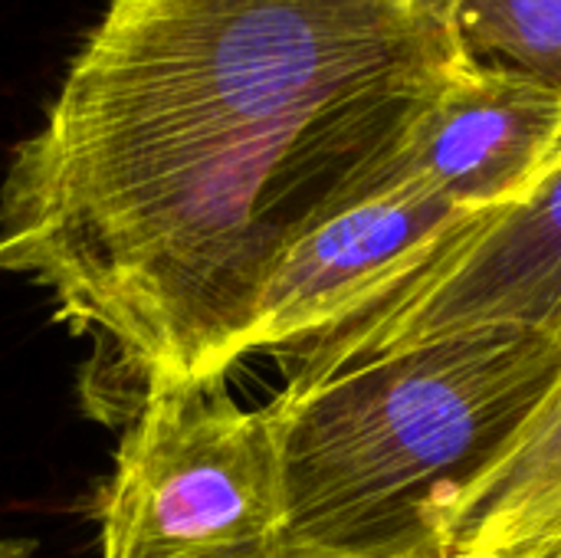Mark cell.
Here are the masks:
<instances>
[{
    "mask_svg": "<svg viewBox=\"0 0 561 558\" xmlns=\"http://www.w3.org/2000/svg\"><path fill=\"white\" fill-rule=\"evenodd\" d=\"M483 326H526L561 342V151L519 204L470 217L388 293L289 352L286 385Z\"/></svg>",
    "mask_w": 561,
    "mask_h": 558,
    "instance_id": "cell-4",
    "label": "cell"
},
{
    "mask_svg": "<svg viewBox=\"0 0 561 558\" xmlns=\"http://www.w3.org/2000/svg\"><path fill=\"white\" fill-rule=\"evenodd\" d=\"M470 217L477 214L417 181L385 184L309 217L266 266L233 358L283 362L414 273Z\"/></svg>",
    "mask_w": 561,
    "mask_h": 558,
    "instance_id": "cell-5",
    "label": "cell"
},
{
    "mask_svg": "<svg viewBox=\"0 0 561 558\" xmlns=\"http://www.w3.org/2000/svg\"><path fill=\"white\" fill-rule=\"evenodd\" d=\"M467 62L434 0H108L10 151L0 273L92 339L102 411L227 375L286 237Z\"/></svg>",
    "mask_w": 561,
    "mask_h": 558,
    "instance_id": "cell-1",
    "label": "cell"
},
{
    "mask_svg": "<svg viewBox=\"0 0 561 558\" xmlns=\"http://www.w3.org/2000/svg\"><path fill=\"white\" fill-rule=\"evenodd\" d=\"M496 558H561V533L559 536H549V539H539L533 546H523L516 553H506V556Z\"/></svg>",
    "mask_w": 561,
    "mask_h": 558,
    "instance_id": "cell-10",
    "label": "cell"
},
{
    "mask_svg": "<svg viewBox=\"0 0 561 558\" xmlns=\"http://www.w3.org/2000/svg\"><path fill=\"white\" fill-rule=\"evenodd\" d=\"M450 558H496L561 533V378L510 441L460 493L427 513Z\"/></svg>",
    "mask_w": 561,
    "mask_h": 558,
    "instance_id": "cell-7",
    "label": "cell"
},
{
    "mask_svg": "<svg viewBox=\"0 0 561 558\" xmlns=\"http://www.w3.org/2000/svg\"><path fill=\"white\" fill-rule=\"evenodd\" d=\"M36 539H20V536H10V539H0V558H36Z\"/></svg>",
    "mask_w": 561,
    "mask_h": 558,
    "instance_id": "cell-11",
    "label": "cell"
},
{
    "mask_svg": "<svg viewBox=\"0 0 561 558\" xmlns=\"http://www.w3.org/2000/svg\"><path fill=\"white\" fill-rule=\"evenodd\" d=\"M214 558H450L440 546L437 536L411 539V543H394V546H371V549H335V546H319L296 539L289 533H279L260 546H247L237 553H224Z\"/></svg>",
    "mask_w": 561,
    "mask_h": 558,
    "instance_id": "cell-9",
    "label": "cell"
},
{
    "mask_svg": "<svg viewBox=\"0 0 561 558\" xmlns=\"http://www.w3.org/2000/svg\"><path fill=\"white\" fill-rule=\"evenodd\" d=\"M95 523L102 558H214L286 533L270 408L237 405L227 375L151 382L122 431Z\"/></svg>",
    "mask_w": 561,
    "mask_h": 558,
    "instance_id": "cell-3",
    "label": "cell"
},
{
    "mask_svg": "<svg viewBox=\"0 0 561 558\" xmlns=\"http://www.w3.org/2000/svg\"><path fill=\"white\" fill-rule=\"evenodd\" d=\"M477 62L506 66L561 92V0H434Z\"/></svg>",
    "mask_w": 561,
    "mask_h": 558,
    "instance_id": "cell-8",
    "label": "cell"
},
{
    "mask_svg": "<svg viewBox=\"0 0 561 558\" xmlns=\"http://www.w3.org/2000/svg\"><path fill=\"white\" fill-rule=\"evenodd\" d=\"M559 378L556 335L483 326L286 385L266 405L286 533L335 549L434 536L427 513L510 447Z\"/></svg>",
    "mask_w": 561,
    "mask_h": 558,
    "instance_id": "cell-2",
    "label": "cell"
},
{
    "mask_svg": "<svg viewBox=\"0 0 561 558\" xmlns=\"http://www.w3.org/2000/svg\"><path fill=\"white\" fill-rule=\"evenodd\" d=\"M559 151V89L470 59L411 125L375 191L417 181L463 210H500L519 204Z\"/></svg>",
    "mask_w": 561,
    "mask_h": 558,
    "instance_id": "cell-6",
    "label": "cell"
}]
</instances>
